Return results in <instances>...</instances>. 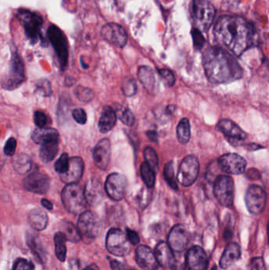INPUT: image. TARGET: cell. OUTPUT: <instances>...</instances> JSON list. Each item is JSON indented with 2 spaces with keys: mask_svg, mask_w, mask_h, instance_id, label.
I'll return each mask as SVG.
<instances>
[{
  "mask_svg": "<svg viewBox=\"0 0 269 270\" xmlns=\"http://www.w3.org/2000/svg\"><path fill=\"white\" fill-rule=\"evenodd\" d=\"M144 157L145 162H147L157 172L159 166V159L157 152L152 147L147 146L144 149Z\"/></svg>",
  "mask_w": 269,
  "mask_h": 270,
  "instance_id": "obj_38",
  "label": "cell"
},
{
  "mask_svg": "<svg viewBox=\"0 0 269 270\" xmlns=\"http://www.w3.org/2000/svg\"><path fill=\"white\" fill-rule=\"evenodd\" d=\"M66 241H67V239L63 232H57L54 235V251H55L57 259L60 262H64L66 260Z\"/></svg>",
  "mask_w": 269,
  "mask_h": 270,
  "instance_id": "obj_32",
  "label": "cell"
},
{
  "mask_svg": "<svg viewBox=\"0 0 269 270\" xmlns=\"http://www.w3.org/2000/svg\"><path fill=\"white\" fill-rule=\"evenodd\" d=\"M268 237H269V223L268 224Z\"/></svg>",
  "mask_w": 269,
  "mask_h": 270,
  "instance_id": "obj_56",
  "label": "cell"
},
{
  "mask_svg": "<svg viewBox=\"0 0 269 270\" xmlns=\"http://www.w3.org/2000/svg\"><path fill=\"white\" fill-rule=\"evenodd\" d=\"M158 73H159L160 76L163 78L165 83L168 86H173L175 83V77H174V73L170 71V69H159Z\"/></svg>",
  "mask_w": 269,
  "mask_h": 270,
  "instance_id": "obj_44",
  "label": "cell"
},
{
  "mask_svg": "<svg viewBox=\"0 0 269 270\" xmlns=\"http://www.w3.org/2000/svg\"><path fill=\"white\" fill-rule=\"evenodd\" d=\"M141 176L144 184L148 188H153L155 185L156 171L147 162L142 163L140 168Z\"/></svg>",
  "mask_w": 269,
  "mask_h": 270,
  "instance_id": "obj_33",
  "label": "cell"
},
{
  "mask_svg": "<svg viewBox=\"0 0 269 270\" xmlns=\"http://www.w3.org/2000/svg\"><path fill=\"white\" fill-rule=\"evenodd\" d=\"M245 201L249 212L252 214L258 215L266 208L267 195L262 187L252 185L246 191Z\"/></svg>",
  "mask_w": 269,
  "mask_h": 270,
  "instance_id": "obj_12",
  "label": "cell"
},
{
  "mask_svg": "<svg viewBox=\"0 0 269 270\" xmlns=\"http://www.w3.org/2000/svg\"><path fill=\"white\" fill-rule=\"evenodd\" d=\"M156 257L160 266L164 268H170L175 270L177 260L174 251L170 248L168 243L161 242L156 247Z\"/></svg>",
  "mask_w": 269,
  "mask_h": 270,
  "instance_id": "obj_23",
  "label": "cell"
},
{
  "mask_svg": "<svg viewBox=\"0 0 269 270\" xmlns=\"http://www.w3.org/2000/svg\"><path fill=\"white\" fill-rule=\"evenodd\" d=\"M72 116L78 124H85L87 122V115L82 108H76L72 112Z\"/></svg>",
  "mask_w": 269,
  "mask_h": 270,
  "instance_id": "obj_46",
  "label": "cell"
},
{
  "mask_svg": "<svg viewBox=\"0 0 269 270\" xmlns=\"http://www.w3.org/2000/svg\"><path fill=\"white\" fill-rule=\"evenodd\" d=\"M119 119L122 122V124L128 126V127H132L135 122L134 114L129 108H126L121 112L119 115Z\"/></svg>",
  "mask_w": 269,
  "mask_h": 270,
  "instance_id": "obj_43",
  "label": "cell"
},
{
  "mask_svg": "<svg viewBox=\"0 0 269 270\" xmlns=\"http://www.w3.org/2000/svg\"><path fill=\"white\" fill-rule=\"evenodd\" d=\"M77 227L82 237L87 239H96L100 236L102 231L101 220L91 211H85L81 213Z\"/></svg>",
  "mask_w": 269,
  "mask_h": 270,
  "instance_id": "obj_9",
  "label": "cell"
},
{
  "mask_svg": "<svg viewBox=\"0 0 269 270\" xmlns=\"http://www.w3.org/2000/svg\"><path fill=\"white\" fill-rule=\"evenodd\" d=\"M240 247L235 243H229L221 257L219 262L221 268L223 270H227L230 267H232L233 265L240 259Z\"/></svg>",
  "mask_w": 269,
  "mask_h": 270,
  "instance_id": "obj_26",
  "label": "cell"
},
{
  "mask_svg": "<svg viewBox=\"0 0 269 270\" xmlns=\"http://www.w3.org/2000/svg\"><path fill=\"white\" fill-rule=\"evenodd\" d=\"M189 243L187 230L182 224L174 225L168 235L167 243L174 252L182 253L186 250Z\"/></svg>",
  "mask_w": 269,
  "mask_h": 270,
  "instance_id": "obj_16",
  "label": "cell"
},
{
  "mask_svg": "<svg viewBox=\"0 0 269 270\" xmlns=\"http://www.w3.org/2000/svg\"><path fill=\"white\" fill-rule=\"evenodd\" d=\"M131 245L126 233L118 228H111L107 235V249L114 256H126L130 253Z\"/></svg>",
  "mask_w": 269,
  "mask_h": 270,
  "instance_id": "obj_7",
  "label": "cell"
},
{
  "mask_svg": "<svg viewBox=\"0 0 269 270\" xmlns=\"http://www.w3.org/2000/svg\"><path fill=\"white\" fill-rule=\"evenodd\" d=\"M18 17L25 29L26 37L32 44H36L39 41H42L43 44L45 43L41 34L44 20L41 14L27 9H20Z\"/></svg>",
  "mask_w": 269,
  "mask_h": 270,
  "instance_id": "obj_3",
  "label": "cell"
},
{
  "mask_svg": "<svg viewBox=\"0 0 269 270\" xmlns=\"http://www.w3.org/2000/svg\"><path fill=\"white\" fill-rule=\"evenodd\" d=\"M101 37L110 45L117 48H124L127 43V34L124 28L116 23L104 25L101 31Z\"/></svg>",
  "mask_w": 269,
  "mask_h": 270,
  "instance_id": "obj_14",
  "label": "cell"
},
{
  "mask_svg": "<svg viewBox=\"0 0 269 270\" xmlns=\"http://www.w3.org/2000/svg\"><path fill=\"white\" fill-rule=\"evenodd\" d=\"M217 129L233 142L243 141L247 137L246 132H243L235 123L230 120H222L217 124Z\"/></svg>",
  "mask_w": 269,
  "mask_h": 270,
  "instance_id": "obj_21",
  "label": "cell"
},
{
  "mask_svg": "<svg viewBox=\"0 0 269 270\" xmlns=\"http://www.w3.org/2000/svg\"><path fill=\"white\" fill-rule=\"evenodd\" d=\"M186 266L190 270H207L209 261L202 247H192L186 255Z\"/></svg>",
  "mask_w": 269,
  "mask_h": 270,
  "instance_id": "obj_19",
  "label": "cell"
},
{
  "mask_svg": "<svg viewBox=\"0 0 269 270\" xmlns=\"http://www.w3.org/2000/svg\"><path fill=\"white\" fill-rule=\"evenodd\" d=\"M84 166V161L81 157H70L67 171L59 175L61 180L66 184H77L83 176Z\"/></svg>",
  "mask_w": 269,
  "mask_h": 270,
  "instance_id": "obj_20",
  "label": "cell"
},
{
  "mask_svg": "<svg viewBox=\"0 0 269 270\" xmlns=\"http://www.w3.org/2000/svg\"><path fill=\"white\" fill-rule=\"evenodd\" d=\"M28 243H29V247H30V249L37 258H38L40 260H44L45 259V253L43 251L41 243L37 239V237L33 236H29L28 238Z\"/></svg>",
  "mask_w": 269,
  "mask_h": 270,
  "instance_id": "obj_40",
  "label": "cell"
},
{
  "mask_svg": "<svg viewBox=\"0 0 269 270\" xmlns=\"http://www.w3.org/2000/svg\"><path fill=\"white\" fill-rule=\"evenodd\" d=\"M208 79L214 84L229 83L240 79L243 72L236 59L218 47L209 48L203 56Z\"/></svg>",
  "mask_w": 269,
  "mask_h": 270,
  "instance_id": "obj_2",
  "label": "cell"
},
{
  "mask_svg": "<svg viewBox=\"0 0 269 270\" xmlns=\"http://www.w3.org/2000/svg\"><path fill=\"white\" fill-rule=\"evenodd\" d=\"M138 78L143 86L150 93L156 89L155 73L151 68L147 66L140 67L138 72Z\"/></svg>",
  "mask_w": 269,
  "mask_h": 270,
  "instance_id": "obj_29",
  "label": "cell"
},
{
  "mask_svg": "<svg viewBox=\"0 0 269 270\" xmlns=\"http://www.w3.org/2000/svg\"><path fill=\"white\" fill-rule=\"evenodd\" d=\"M25 80V66L19 55L14 52L11 56L7 73L2 78V86L7 90L17 89Z\"/></svg>",
  "mask_w": 269,
  "mask_h": 270,
  "instance_id": "obj_6",
  "label": "cell"
},
{
  "mask_svg": "<svg viewBox=\"0 0 269 270\" xmlns=\"http://www.w3.org/2000/svg\"><path fill=\"white\" fill-rule=\"evenodd\" d=\"M62 202L66 210L73 214L82 213L87 203L85 191L77 184H67L64 187Z\"/></svg>",
  "mask_w": 269,
  "mask_h": 270,
  "instance_id": "obj_4",
  "label": "cell"
},
{
  "mask_svg": "<svg viewBox=\"0 0 269 270\" xmlns=\"http://www.w3.org/2000/svg\"><path fill=\"white\" fill-rule=\"evenodd\" d=\"M28 220L33 229L42 231L45 229L48 225L49 216L46 212L41 208H34L29 212Z\"/></svg>",
  "mask_w": 269,
  "mask_h": 270,
  "instance_id": "obj_28",
  "label": "cell"
},
{
  "mask_svg": "<svg viewBox=\"0 0 269 270\" xmlns=\"http://www.w3.org/2000/svg\"><path fill=\"white\" fill-rule=\"evenodd\" d=\"M69 164H70V158H69L67 153L64 152L54 163V170L59 175H62L67 171Z\"/></svg>",
  "mask_w": 269,
  "mask_h": 270,
  "instance_id": "obj_41",
  "label": "cell"
},
{
  "mask_svg": "<svg viewBox=\"0 0 269 270\" xmlns=\"http://www.w3.org/2000/svg\"><path fill=\"white\" fill-rule=\"evenodd\" d=\"M177 137L182 144H186L190 139V124L188 119L183 118L177 127Z\"/></svg>",
  "mask_w": 269,
  "mask_h": 270,
  "instance_id": "obj_34",
  "label": "cell"
},
{
  "mask_svg": "<svg viewBox=\"0 0 269 270\" xmlns=\"http://www.w3.org/2000/svg\"><path fill=\"white\" fill-rule=\"evenodd\" d=\"M110 269L111 270H133L126 265L117 260H112L110 262Z\"/></svg>",
  "mask_w": 269,
  "mask_h": 270,
  "instance_id": "obj_52",
  "label": "cell"
},
{
  "mask_svg": "<svg viewBox=\"0 0 269 270\" xmlns=\"http://www.w3.org/2000/svg\"><path fill=\"white\" fill-rule=\"evenodd\" d=\"M126 188L127 180L122 174H110L107 178L105 191L108 197L114 201H120L125 197Z\"/></svg>",
  "mask_w": 269,
  "mask_h": 270,
  "instance_id": "obj_13",
  "label": "cell"
},
{
  "mask_svg": "<svg viewBox=\"0 0 269 270\" xmlns=\"http://www.w3.org/2000/svg\"><path fill=\"white\" fill-rule=\"evenodd\" d=\"M214 34L217 41L237 56L247 50L254 41L251 25L243 17L238 16L219 17L214 27Z\"/></svg>",
  "mask_w": 269,
  "mask_h": 270,
  "instance_id": "obj_1",
  "label": "cell"
},
{
  "mask_svg": "<svg viewBox=\"0 0 269 270\" xmlns=\"http://www.w3.org/2000/svg\"><path fill=\"white\" fill-rule=\"evenodd\" d=\"M193 37H194V46L196 49H202L205 45V39L202 36L201 32L198 29H195L193 32Z\"/></svg>",
  "mask_w": 269,
  "mask_h": 270,
  "instance_id": "obj_49",
  "label": "cell"
},
{
  "mask_svg": "<svg viewBox=\"0 0 269 270\" xmlns=\"http://www.w3.org/2000/svg\"><path fill=\"white\" fill-rule=\"evenodd\" d=\"M146 134H147L148 137H149L151 141H154V142L157 141L158 135H157V132H154V131H149V132H146Z\"/></svg>",
  "mask_w": 269,
  "mask_h": 270,
  "instance_id": "obj_53",
  "label": "cell"
},
{
  "mask_svg": "<svg viewBox=\"0 0 269 270\" xmlns=\"http://www.w3.org/2000/svg\"><path fill=\"white\" fill-rule=\"evenodd\" d=\"M62 232L65 234L67 240L73 243H77L82 239V235L80 233L78 227H75L71 223H66L63 224Z\"/></svg>",
  "mask_w": 269,
  "mask_h": 270,
  "instance_id": "obj_35",
  "label": "cell"
},
{
  "mask_svg": "<svg viewBox=\"0 0 269 270\" xmlns=\"http://www.w3.org/2000/svg\"><path fill=\"white\" fill-rule=\"evenodd\" d=\"M214 195L223 206H231L234 202V184L230 176H218L214 183Z\"/></svg>",
  "mask_w": 269,
  "mask_h": 270,
  "instance_id": "obj_11",
  "label": "cell"
},
{
  "mask_svg": "<svg viewBox=\"0 0 269 270\" xmlns=\"http://www.w3.org/2000/svg\"><path fill=\"white\" fill-rule=\"evenodd\" d=\"M126 232L128 239H129V241L130 242L132 245L137 246L139 244L140 237L137 232H134L133 230L130 229V228H126Z\"/></svg>",
  "mask_w": 269,
  "mask_h": 270,
  "instance_id": "obj_50",
  "label": "cell"
},
{
  "mask_svg": "<svg viewBox=\"0 0 269 270\" xmlns=\"http://www.w3.org/2000/svg\"><path fill=\"white\" fill-rule=\"evenodd\" d=\"M122 90L126 97H130L134 96L138 91V85L135 80L132 77H126L124 81H122Z\"/></svg>",
  "mask_w": 269,
  "mask_h": 270,
  "instance_id": "obj_39",
  "label": "cell"
},
{
  "mask_svg": "<svg viewBox=\"0 0 269 270\" xmlns=\"http://www.w3.org/2000/svg\"><path fill=\"white\" fill-rule=\"evenodd\" d=\"M199 171L200 164L198 158L190 155L185 157L181 162L177 180L183 187H190L198 179Z\"/></svg>",
  "mask_w": 269,
  "mask_h": 270,
  "instance_id": "obj_10",
  "label": "cell"
},
{
  "mask_svg": "<svg viewBox=\"0 0 269 270\" xmlns=\"http://www.w3.org/2000/svg\"><path fill=\"white\" fill-rule=\"evenodd\" d=\"M41 204H42L43 207H45V208L49 209V210H52L53 208V203L51 202L49 200H47V199H42L41 200Z\"/></svg>",
  "mask_w": 269,
  "mask_h": 270,
  "instance_id": "obj_54",
  "label": "cell"
},
{
  "mask_svg": "<svg viewBox=\"0 0 269 270\" xmlns=\"http://www.w3.org/2000/svg\"><path fill=\"white\" fill-rule=\"evenodd\" d=\"M58 141L47 143L40 149V157L43 162L49 163L54 160L58 152Z\"/></svg>",
  "mask_w": 269,
  "mask_h": 270,
  "instance_id": "obj_31",
  "label": "cell"
},
{
  "mask_svg": "<svg viewBox=\"0 0 269 270\" xmlns=\"http://www.w3.org/2000/svg\"><path fill=\"white\" fill-rule=\"evenodd\" d=\"M163 176L168 185L172 189L177 191L178 184H177V180L174 175V164L172 161H170L165 165L164 169H163Z\"/></svg>",
  "mask_w": 269,
  "mask_h": 270,
  "instance_id": "obj_36",
  "label": "cell"
},
{
  "mask_svg": "<svg viewBox=\"0 0 269 270\" xmlns=\"http://www.w3.org/2000/svg\"><path fill=\"white\" fill-rule=\"evenodd\" d=\"M47 36L56 52L61 68L62 69H65L67 65L69 56L67 39L66 36L59 28L54 25L49 26L47 32Z\"/></svg>",
  "mask_w": 269,
  "mask_h": 270,
  "instance_id": "obj_8",
  "label": "cell"
},
{
  "mask_svg": "<svg viewBox=\"0 0 269 270\" xmlns=\"http://www.w3.org/2000/svg\"><path fill=\"white\" fill-rule=\"evenodd\" d=\"M33 120H34L36 126L38 127V128H45V126L47 124L48 117H47L45 112H41V111H37L34 113Z\"/></svg>",
  "mask_w": 269,
  "mask_h": 270,
  "instance_id": "obj_47",
  "label": "cell"
},
{
  "mask_svg": "<svg viewBox=\"0 0 269 270\" xmlns=\"http://www.w3.org/2000/svg\"><path fill=\"white\" fill-rule=\"evenodd\" d=\"M136 262L144 270H156L159 266L155 252H153L150 247L145 245L138 247L136 251Z\"/></svg>",
  "mask_w": 269,
  "mask_h": 270,
  "instance_id": "obj_22",
  "label": "cell"
},
{
  "mask_svg": "<svg viewBox=\"0 0 269 270\" xmlns=\"http://www.w3.org/2000/svg\"><path fill=\"white\" fill-rule=\"evenodd\" d=\"M218 164L223 172L231 175H241L246 168V160L236 153L223 155L218 160Z\"/></svg>",
  "mask_w": 269,
  "mask_h": 270,
  "instance_id": "obj_15",
  "label": "cell"
},
{
  "mask_svg": "<svg viewBox=\"0 0 269 270\" xmlns=\"http://www.w3.org/2000/svg\"><path fill=\"white\" fill-rule=\"evenodd\" d=\"M116 113L110 106H105L101 112V117L98 122V128L101 133L110 132L116 124Z\"/></svg>",
  "mask_w": 269,
  "mask_h": 270,
  "instance_id": "obj_27",
  "label": "cell"
},
{
  "mask_svg": "<svg viewBox=\"0 0 269 270\" xmlns=\"http://www.w3.org/2000/svg\"><path fill=\"white\" fill-rule=\"evenodd\" d=\"M12 270H33V266L29 261L19 259L16 261Z\"/></svg>",
  "mask_w": 269,
  "mask_h": 270,
  "instance_id": "obj_48",
  "label": "cell"
},
{
  "mask_svg": "<svg viewBox=\"0 0 269 270\" xmlns=\"http://www.w3.org/2000/svg\"><path fill=\"white\" fill-rule=\"evenodd\" d=\"M74 94L80 101L84 103L90 102L94 97V93L92 89L82 85L76 87L74 89Z\"/></svg>",
  "mask_w": 269,
  "mask_h": 270,
  "instance_id": "obj_37",
  "label": "cell"
},
{
  "mask_svg": "<svg viewBox=\"0 0 269 270\" xmlns=\"http://www.w3.org/2000/svg\"><path fill=\"white\" fill-rule=\"evenodd\" d=\"M83 270H100V269L99 267H97V265L92 264L85 267Z\"/></svg>",
  "mask_w": 269,
  "mask_h": 270,
  "instance_id": "obj_55",
  "label": "cell"
},
{
  "mask_svg": "<svg viewBox=\"0 0 269 270\" xmlns=\"http://www.w3.org/2000/svg\"><path fill=\"white\" fill-rule=\"evenodd\" d=\"M110 142L108 138L101 139L93 150V160L96 166L101 170H106L110 164Z\"/></svg>",
  "mask_w": 269,
  "mask_h": 270,
  "instance_id": "obj_18",
  "label": "cell"
},
{
  "mask_svg": "<svg viewBox=\"0 0 269 270\" xmlns=\"http://www.w3.org/2000/svg\"><path fill=\"white\" fill-rule=\"evenodd\" d=\"M193 18L197 29L200 32H207L215 18V10L208 0L193 1Z\"/></svg>",
  "mask_w": 269,
  "mask_h": 270,
  "instance_id": "obj_5",
  "label": "cell"
},
{
  "mask_svg": "<svg viewBox=\"0 0 269 270\" xmlns=\"http://www.w3.org/2000/svg\"><path fill=\"white\" fill-rule=\"evenodd\" d=\"M31 137L34 142L42 145L47 143L58 141L59 134L54 128H37L33 131Z\"/></svg>",
  "mask_w": 269,
  "mask_h": 270,
  "instance_id": "obj_25",
  "label": "cell"
},
{
  "mask_svg": "<svg viewBox=\"0 0 269 270\" xmlns=\"http://www.w3.org/2000/svg\"><path fill=\"white\" fill-rule=\"evenodd\" d=\"M85 195L89 204L93 206L99 204L104 197L103 187L101 182L95 179L89 180L85 187Z\"/></svg>",
  "mask_w": 269,
  "mask_h": 270,
  "instance_id": "obj_24",
  "label": "cell"
},
{
  "mask_svg": "<svg viewBox=\"0 0 269 270\" xmlns=\"http://www.w3.org/2000/svg\"><path fill=\"white\" fill-rule=\"evenodd\" d=\"M251 270H266V266L262 258H254L252 260Z\"/></svg>",
  "mask_w": 269,
  "mask_h": 270,
  "instance_id": "obj_51",
  "label": "cell"
},
{
  "mask_svg": "<svg viewBox=\"0 0 269 270\" xmlns=\"http://www.w3.org/2000/svg\"><path fill=\"white\" fill-rule=\"evenodd\" d=\"M25 189L33 193L44 195L49 191L50 180L48 176L40 172H34L25 178L23 181Z\"/></svg>",
  "mask_w": 269,
  "mask_h": 270,
  "instance_id": "obj_17",
  "label": "cell"
},
{
  "mask_svg": "<svg viewBox=\"0 0 269 270\" xmlns=\"http://www.w3.org/2000/svg\"><path fill=\"white\" fill-rule=\"evenodd\" d=\"M37 91L45 97H50L53 91H52V85L48 80L42 79L37 81Z\"/></svg>",
  "mask_w": 269,
  "mask_h": 270,
  "instance_id": "obj_42",
  "label": "cell"
},
{
  "mask_svg": "<svg viewBox=\"0 0 269 270\" xmlns=\"http://www.w3.org/2000/svg\"><path fill=\"white\" fill-rule=\"evenodd\" d=\"M33 166L32 160L27 154L21 153L14 157L13 160V167L18 173L25 175L30 172Z\"/></svg>",
  "mask_w": 269,
  "mask_h": 270,
  "instance_id": "obj_30",
  "label": "cell"
},
{
  "mask_svg": "<svg viewBox=\"0 0 269 270\" xmlns=\"http://www.w3.org/2000/svg\"><path fill=\"white\" fill-rule=\"evenodd\" d=\"M16 147H17V141H16L15 138L10 137L4 145V153L6 156H14L15 153Z\"/></svg>",
  "mask_w": 269,
  "mask_h": 270,
  "instance_id": "obj_45",
  "label": "cell"
}]
</instances>
